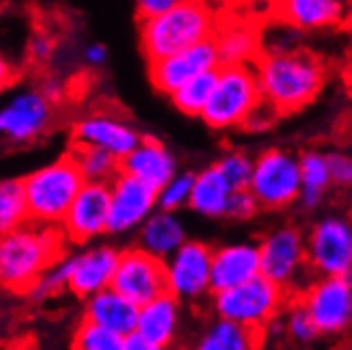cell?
I'll use <instances>...</instances> for the list:
<instances>
[{"instance_id": "cell-1", "label": "cell", "mask_w": 352, "mask_h": 350, "mask_svg": "<svg viewBox=\"0 0 352 350\" xmlns=\"http://www.w3.org/2000/svg\"><path fill=\"white\" fill-rule=\"evenodd\" d=\"M68 244L60 225L34 221L0 234V287L28 295L43 274L68 253Z\"/></svg>"}, {"instance_id": "cell-2", "label": "cell", "mask_w": 352, "mask_h": 350, "mask_svg": "<svg viewBox=\"0 0 352 350\" xmlns=\"http://www.w3.org/2000/svg\"><path fill=\"white\" fill-rule=\"evenodd\" d=\"M261 98L283 115L308 107L327 83V66L310 49L263 52L255 60Z\"/></svg>"}, {"instance_id": "cell-3", "label": "cell", "mask_w": 352, "mask_h": 350, "mask_svg": "<svg viewBox=\"0 0 352 350\" xmlns=\"http://www.w3.org/2000/svg\"><path fill=\"white\" fill-rule=\"evenodd\" d=\"M217 28V15L206 0H176L170 9L140 19V47L144 58L155 62L212 39Z\"/></svg>"}, {"instance_id": "cell-4", "label": "cell", "mask_w": 352, "mask_h": 350, "mask_svg": "<svg viewBox=\"0 0 352 350\" xmlns=\"http://www.w3.org/2000/svg\"><path fill=\"white\" fill-rule=\"evenodd\" d=\"M291 295L265 276H255L238 287L210 293V310L217 318L232 320L265 336L270 325L285 312Z\"/></svg>"}, {"instance_id": "cell-5", "label": "cell", "mask_w": 352, "mask_h": 350, "mask_svg": "<svg viewBox=\"0 0 352 350\" xmlns=\"http://www.w3.org/2000/svg\"><path fill=\"white\" fill-rule=\"evenodd\" d=\"M30 221L43 225H60L74 195L85 183L83 174L70 153L47 162L21 179Z\"/></svg>"}, {"instance_id": "cell-6", "label": "cell", "mask_w": 352, "mask_h": 350, "mask_svg": "<svg viewBox=\"0 0 352 350\" xmlns=\"http://www.w3.org/2000/svg\"><path fill=\"white\" fill-rule=\"evenodd\" d=\"M261 100V87L253 64H225L217 70L212 96L202 119L212 130L242 128L248 113Z\"/></svg>"}, {"instance_id": "cell-7", "label": "cell", "mask_w": 352, "mask_h": 350, "mask_svg": "<svg viewBox=\"0 0 352 350\" xmlns=\"http://www.w3.org/2000/svg\"><path fill=\"white\" fill-rule=\"evenodd\" d=\"M261 276L283 287L291 297L304 289L312 272L306 257V234L295 225H278L259 240Z\"/></svg>"}, {"instance_id": "cell-8", "label": "cell", "mask_w": 352, "mask_h": 350, "mask_svg": "<svg viewBox=\"0 0 352 350\" xmlns=\"http://www.w3.org/2000/svg\"><path fill=\"white\" fill-rule=\"evenodd\" d=\"M248 189L257 197L261 210H285L293 206L301 189L299 155L280 146L265 149L253 162Z\"/></svg>"}, {"instance_id": "cell-9", "label": "cell", "mask_w": 352, "mask_h": 350, "mask_svg": "<svg viewBox=\"0 0 352 350\" xmlns=\"http://www.w3.org/2000/svg\"><path fill=\"white\" fill-rule=\"evenodd\" d=\"M306 257L312 276H352V215L314 221L306 232Z\"/></svg>"}, {"instance_id": "cell-10", "label": "cell", "mask_w": 352, "mask_h": 350, "mask_svg": "<svg viewBox=\"0 0 352 350\" xmlns=\"http://www.w3.org/2000/svg\"><path fill=\"white\" fill-rule=\"evenodd\" d=\"M320 336L338 338L352 329V276H314L297 295Z\"/></svg>"}, {"instance_id": "cell-11", "label": "cell", "mask_w": 352, "mask_h": 350, "mask_svg": "<svg viewBox=\"0 0 352 350\" xmlns=\"http://www.w3.org/2000/svg\"><path fill=\"white\" fill-rule=\"evenodd\" d=\"M166 285L183 304H199L210 297V265L212 246L202 240H189L174 251L166 261Z\"/></svg>"}, {"instance_id": "cell-12", "label": "cell", "mask_w": 352, "mask_h": 350, "mask_svg": "<svg viewBox=\"0 0 352 350\" xmlns=\"http://www.w3.org/2000/svg\"><path fill=\"white\" fill-rule=\"evenodd\" d=\"M54 123V102L38 87L17 89L0 107V138L30 144L47 134Z\"/></svg>"}, {"instance_id": "cell-13", "label": "cell", "mask_w": 352, "mask_h": 350, "mask_svg": "<svg viewBox=\"0 0 352 350\" xmlns=\"http://www.w3.org/2000/svg\"><path fill=\"white\" fill-rule=\"evenodd\" d=\"M109 208H111L109 183L85 181L60 223L68 242L85 246L109 234Z\"/></svg>"}, {"instance_id": "cell-14", "label": "cell", "mask_w": 352, "mask_h": 350, "mask_svg": "<svg viewBox=\"0 0 352 350\" xmlns=\"http://www.w3.org/2000/svg\"><path fill=\"white\" fill-rule=\"evenodd\" d=\"M111 287L128 297L132 304L144 306L168 291L166 265L162 259L142 251L140 246L123 248Z\"/></svg>"}, {"instance_id": "cell-15", "label": "cell", "mask_w": 352, "mask_h": 350, "mask_svg": "<svg viewBox=\"0 0 352 350\" xmlns=\"http://www.w3.org/2000/svg\"><path fill=\"white\" fill-rule=\"evenodd\" d=\"M109 187V234H132L157 210V189L130 177V174L119 172Z\"/></svg>"}, {"instance_id": "cell-16", "label": "cell", "mask_w": 352, "mask_h": 350, "mask_svg": "<svg viewBox=\"0 0 352 350\" xmlns=\"http://www.w3.org/2000/svg\"><path fill=\"white\" fill-rule=\"evenodd\" d=\"M221 62L214 39H208L187 49H181V52H174L166 58H160L155 62H148V74L151 83H153V87L160 94L172 96L181 85H185L197 74L217 70Z\"/></svg>"}, {"instance_id": "cell-17", "label": "cell", "mask_w": 352, "mask_h": 350, "mask_svg": "<svg viewBox=\"0 0 352 350\" xmlns=\"http://www.w3.org/2000/svg\"><path fill=\"white\" fill-rule=\"evenodd\" d=\"M142 134L132 123L113 111H91L72 123L74 144H91L123 160L140 142Z\"/></svg>"}, {"instance_id": "cell-18", "label": "cell", "mask_w": 352, "mask_h": 350, "mask_svg": "<svg viewBox=\"0 0 352 350\" xmlns=\"http://www.w3.org/2000/svg\"><path fill=\"white\" fill-rule=\"evenodd\" d=\"M121 251L113 244H85L81 251L68 253V291L87 299L113 285Z\"/></svg>"}, {"instance_id": "cell-19", "label": "cell", "mask_w": 352, "mask_h": 350, "mask_svg": "<svg viewBox=\"0 0 352 350\" xmlns=\"http://www.w3.org/2000/svg\"><path fill=\"white\" fill-rule=\"evenodd\" d=\"M261 274L259 242H230L212 248L210 265V287L225 291L248 283Z\"/></svg>"}, {"instance_id": "cell-20", "label": "cell", "mask_w": 352, "mask_h": 350, "mask_svg": "<svg viewBox=\"0 0 352 350\" xmlns=\"http://www.w3.org/2000/svg\"><path fill=\"white\" fill-rule=\"evenodd\" d=\"M121 172L130 174L153 189H160L179 172V164H176L174 153L160 138L142 136L140 142L121 160Z\"/></svg>"}, {"instance_id": "cell-21", "label": "cell", "mask_w": 352, "mask_h": 350, "mask_svg": "<svg viewBox=\"0 0 352 350\" xmlns=\"http://www.w3.org/2000/svg\"><path fill=\"white\" fill-rule=\"evenodd\" d=\"M183 320V302H179L172 293H162L151 299L144 306H138L136 331L146 340L155 342L170 350V346L179 338Z\"/></svg>"}, {"instance_id": "cell-22", "label": "cell", "mask_w": 352, "mask_h": 350, "mask_svg": "<svg viewBox=\"0 0 352 350\" xmlns=\"http://www.w3.org/2000/svg\"><path fill=\"white\" fill-rule=\"evenodd\" d=\"M280 19L299 30H324L348 21L344 0H276Z\"/></svg>"}, {"instance_id": "cell-23", "label": "cell", "mask_w": 352, "mask_h": 350, "mask_svg": "<svg viewBox=\"0 0 352 350\" xmlns=\"http://www.w3.org/2000/svg\"><path fill=\"white\" fill-rule=\"evenodd\" d=\"M136 246H140L148 255L166 261L174 251H179L187 242V228L176 212L157 208L136 230Z\"/></svg>"}, {"instance_id": "cell-24", "label": "cell", "mask_w": 352, "mask_h": 350, "mask_svg": "<svg viewBox=\"0 0 352 350\" xmlns=\"http://www.w3.org/2000/svg\"><path fill=\"white\" fill-rule=\"evenodd\" d=\"M83 318L102 325V327L113 329L121 336H128L136 331L138 306L132 304L128 297L117 293L113 287H109L85 299Z\"/></svg>"}, {"instance_id": "cell-25", "label": "cell", "mask_w": 352, "mask_h": 350, "mask_svg": "<svg viewBox=\"0 0 352 350\" xmlns=\"http://www.w3.org/2000/svg\"><path fill=\"white\" fill-rule=\"evenodd\" d=\"M232 185L225 181L221 170L212 164L199 170L193 179L189 208L206 219H223L228 212V204L232 197Z\"/></svg>"}, {"instance_id": "cell-26", "label": "cell", "mask_w": 352, "mask_h": 350, "mask_svg": "<svg viewBox=\"0 0 352 350\" xmlns=\"http://www.w3.org/2000/svg\"><path fill=\"white\" fill-rule=\"evenodd\" d=\"M263 333L225 318H212L199 331L189 350H259Z\"/></svg>"}, {"instance_id": "cell-27", "label": "cell", "mask_w": 352, "mask_h": 350, "mask_svg": "<svg viewBox=\"0 0 352 350\" xmlns=\"http://www.w3.org/2000/svg\"><path fill=\"white\" fill-rule=\"evenodd\" d=\"M214 45L219 52L221 66L225 64H253L259 58L261 36L248 23H230V26L217 28Z\"/></svg>"}, {"instance_id": "cell-28", "label": "cell", "mask_w": 352, "mask_h": 350, "mask_svg": "<svg viewBox=\"0 0 352 350\" xmlns=\"http://www.w3.org/2000/svg\"><path fill=\"white\" fill-rule=\"evenodd\" d=\"M299 174H301V189H299V206L306 210H316L324 195L333 187L329 162L322 151H304L299 155Z\"/></svg>"}, {"instance_id": "cell-29", "label": "cell", "mask_w": 352, "mask_h": 350, "mask_svg": "<svg viewBox=\"0 0 352 350\" xmlns=\"http://www.w3.org/2000/svg\"><path fill=\"white\" fill-rule=\"evenodd\" d=\"M68 153L87 183H111L121 172V160L100 146L70 142Z\"/></svg>"}, {"instance_id": "cell-30", "label": "cell", "mask_w": 352, "mask_h": 350, "mask_svg": "<svg viewBox=\"0 0 352 350\" xmlns=\"http://www.w3.org/2000/svg\"><path fill=\"white\" fill-rule=\"evenodd\" d=\"M217 70L202 72V74H197V77H193L191 81H187L185 85H181L170 96L172 105L187 117H202L208 100L212 96L214 83H217Z\"/></svg>"}, {"instance_id": "cell-31", "label": "cell", "mask_w": 352, "mask_h": 350, "mask_svg": "<svg viewBox=\"0 0 352 350\" xmlns=\"http://www.w3.org/2000/svg\"><path fill=\"white\" fill-rule=\"evenodd\" d=\"M30 221L26 191L21 179H0V234Z\"/></svg>"}, {"instance_id": "cell-32", "label": "cell", "mask_w": 352, "mask_h": 350, "mask_svg": "<svg viewBox=\"0 0 352 350\" xmlns=\"http://www.w3.org/2000/svg\"><path fill=\"white\" fill-rule=\"evenodd\" d=\"M125 336L81 318L70 340V350H123Z\"/></svg>"}, {"instance_id": "cell-33", "label": "cell", "mask_w": 352, "mask_h": 350, "mask_svg": "<svg viewBox=\"0 0 352 350\" xmlns=\"http://www.w3.org/2000/svg\"><path fill=\"white\" fill-rule=\"evenodd\" d=\"M283 318H285L283 329H285V333L289 336V340L293 344H297V346H312L320 338V331L316 329V325L310 318L308 310L301 306L295 297L287 304Z\"/></svg>"}, {"instance_id": "cell-34", "label": "cell", "mask_w": 352, "mask_h": 350, "mask_svg": "<svg viewBox=\"0 0 352 350\" xmlns=\"http://www.w3.org/2000/svg\"><path fill=\"white\" fill-rule=\"evenodd\" d=\"M193 179H195L193 172H176L164 187L157 189V208L170 212L189 208Z\"/></svg>"}, {"instance_id": "cell-35", "label": "cell", "mask_w": 352, "mask_h": 350, "mask_svg": "<svg viewBox=\"0 0 352 350\" xmlns=\"http://www.w3.org/2000/svg\"><path fill=\"white\" fill-rule=\"evenodd\" d=\"M64 291H68V253L43 274L28 295L36 302H45V299H52Z\"/></svg>"}, {"instance_id": "cell-36", "label": "cell", "mask_w": 352, "mask_h": 350, "mask_svg": "<svg viewBox=\"0 0 352 350\" xmlns=\"http://www.w3.org/2000/svg\"><path fill=\"white\" fill-rule=\"evenodd\" d=\"M253 162L246 153L242 151H228L225 155L219 157L214 164L221 174L232 185V189H244L250 183V174H253Z\"/></svg>"}, {"instance_id": "cell-37", "label": "cell", "mask_w": 352, "mask_h": 350, "mask_svg": "<svg viewBox=\"0 0 352 350\" xmlns=\"http://www.w3.org/2000/svg\"><path fill=\"white\" fill-rule=\"evenodd\" d=\"M261 210L257 197L253 195L248 187L244 189H234L232 197H230V204H228V212L225 217L232 219V221H250L253 217H257Z\"/></svg>"}, {"instance_id": "cell-38", "label": "cell", "mask_w": 352, "mask_h": 350, "mask_svg": "<svg viewBox=\"0 0 352 350\" xmlns=\"http://www.w3.org/2000/svg\"><path fill=\"white\" fill-rule=\"evenodd\" d=\"M283 117V113L276 109L274 105H270L267 100H259V102L255 105V109L248 113V117L244 119L242 128L244 130H250V132H265L270 130L276 121H278Z\"/></svg>"}, {"instance_id": "cell-39", "label": "cell", "mask_w": 352, "mask_h": 350, "mask_svg": "<svg viewBox=\"0 0 352 350\" xmlns=\"http://www.w3.org/2000/svg\"><path fill=\"white\" fill-rule=\"evenodd\" d=\"M327 162H329L331 183L342 189H352V155L333 151L327 153Z\"/></svg>"}, {"instance_id": "cell-40", "label": "cell", "mask_w": 352, "mask_h": 350, "mask_svg": "<svg viewBox=\"0 0 352 350\" xmlns=\"http://www.w3.org/2000/svg\"><path fill=\"white\" fill-rule=\"evenodd\" d=\"M28 56H30V60H34V62H38V64H45V62H49L52 60V56H54V52H56V41H54V36L49 34V32H32L30 34V39H28Z\"/></svg>"}, {"instance_id": "cell-41", "label": "cell", "mask_w": 352, "mask_h": 350, "mask_svg": "<svg viewBox=\"0 0 352 350\" xmlns=\"http://www.w3.org/2000/svg\"><path fill=\"white\" fill-rule=\"evenodd\" d=\"M17 81H19V68H17V64L5 52H0V94L9 91Z\"/></svg>"}, {"instance_id": "cell-42", "label": "cell", "mask_w": 352, "mask_h": 350, "mask_svg": "<svg viewBox=\"0 0 352 350\" xmlns=\"http://www.w3.org/2000/svg\"><path fill=\"white\" fill-rule=\"evenodd\" d=\"M83 60L87 62V66H94V68L104 66L107 60H109V49H107V45H102V43H89L83 49Z\"/></svg>"}, {"instance_id": "cell-43", "label": "cell", "mask_w": 352, "mask_h": 350, "mask_svg": "<svg viewBox=\"0 0 352 350\" xmlns=\"http://www.w3.org/2000/svg\"><path fill=\"white\" fill-rule=\"evenodd\" d=\"M176 0H136V9L140 19L142 17H151V15H157L166 9H170Z\"/></svg>"}, {"instance_id": "cell-44", "label": "cell", "mask_w": 352, "mask_h": 350, "mask_svg": "<svg viewBox=\"0 0 352 350\" xmlns=\"http://www.w3.org/2000/svg\"><path fill=\"white\" fill-rule=\"evenodd\" d=\"M123 350H168L155 342L146 340L144 336H140L138 331H132L125 336V342H123Z\"/></svg>"}, {"instance_id": "cell-45", "label": "cell", "mask_w": 352, "mask_h": 350, "mask_svg": "<svg viewBox=\"0 0 352 350\" xmlns=\"http://www.w3.org/2000/svg\"><path fill=\"white\" fill-rule=\"evenodd\" d=\"M38 89L52 100V102L56 105L58 100H62V96H64V83H60L58 79H47V81H43L41 85H38Z\"/></svg>"}, {"instance_id": "cell-46", "label": "cell", "mask_w": 352, "mask_h": 350, "mask_svg": "<svg viewBox=\"0 0 352 350\" xmlns=\"http://www.w3.org/2000/svg\"><path fill=\"white\" fill-rule=\"evenodd\" d=\"M342 83L348 89V94H352V58L342 68Z\"/></svg>"}, {"instance_id": "cell-47", "label": "cell", "mask_w": 352, "mask_h": 350, "mask_svg": "<svg viewBox=\"0 0 352 350\" xmlns=\"http://www.w3.org/2000/svg\"><path fill=\"white\" fill-rule=\"evenodd\" d=\"M13 350H38L36 348V344L34 342H30V340H23V342H19Z\"/></svg>"}, {"instance_id": "cell-48", "label": "cell", "mask_w": 352, "mask_h": 350, "mask_svg": "<svg viewBox=\"0 0 352 350\" xmlns=\"http://www.w3.org/2000/svg\"><path fill=\"white\" fill-rule=\"evenodd\" d=\"M348 23V45H350V52H352V21H346Z\"/></svg>"}, {"instance_id": "cell-49", "label": "cell", "mask_w": 352, "mask_h": 350, "mask_svg": "<svg viewBox=\"0 0 352 350\" xmlns=\"http://www.w3.org/2000/svg\"><path fill=\"white\" fill-rule=\"evenodd\" d=\"M348 21H352V7H350V11H348Z\"/></svg>"}, {"instance_id": "cell-50", "label": "cell", "mask_w": 352, "mask_h": 350, "mask_svg": "<svg viewBox=\"0 0 352 350\" xmlns=\"http://www.w3.org/2000/svg\"><path fill=\"white\" fill-rule=\"evenodd\" d=\"M344 3H346V5H348V3H352V0H344Z\"/></svg>"}]
</instances>
